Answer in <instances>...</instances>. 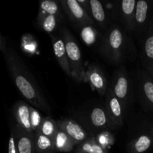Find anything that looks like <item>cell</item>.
<instances>
[{
    "label": "cell",
    "instance_id": "obj_1",
    "mask_svg": "<svg viewBox=\"0 0 153 153\" xmlns=\"http://www.w3.org/2000/svg\"><path fill=\"white\" fill-rule=\"evenodd\" d=\"M4 56L12 79L25 100L34 108L50 113L49 103L22 58L11 48L7 49Z\"/></svg>",
    "mask_w": 153,
    "mask_h": 153
},
{
    "label": "cell",
    "instance_id": "obj_2",
    "mask_svg": "<svg viewBox=\"0 0 153 153\" xmlns=\"http://www.w3.org/2000/svg\"><path fill=\"white\" fill-rule=\"evenodd\" d=\"M128 50L126 32L122 26L112 23L105 31L100 46L101 55L111 64H121Z\"/></svg>",
    "mask_w": 153,
    "mask_h": 153
},
{
    "label": "cell",
    "instance_id": "obj_3",
    "mask_svg": "<svg viewBox=\"0 0 153 153\" xmlns=\"http://www.w3.org/2000/svg\"><path fill=\"white\" fill-rule=\"evenodd\" d=\"M61 36L65 44L67 58L71 70V77L76 82H85L86 68L80 48L70 30L63 25L60 29Z\"/></svg>",
    "mask_w": 153,
    "mask_h": 153
},
{
    "label": "cell",
    "instance_id": "obj_4",
    "mask_svg": "<svg viewBox=\"0 0 153 153\" xmlns=\"http://www.w3.org/2000/svg\"><path fill=\"white\" fill-rule=\"evenodd\" d=\"M60 4L69 19L80 28L94 24L89 13L77 0H61Z\"/></svg>",
    "mask_w": 153,
    "mask_h": 153
},
{
    "label": "cell",
    "instance_id": "obj_5",
    "mask_svg": "<svg viewBox=\"0 0 153 153\" xmlns=\"http://www.w3.org/2000/svg\"><path fill=\"white\" fill-rule=\"evenodd\" d=\"M153 16V1L139 0L136 4L134 33L142 38Z\"/></svg>",
    "mask_w": 153,
    "mask_h": 153
},
{
    "label": "cell",
    "instance_id": "obj_6",
    "mask_svg": "<svg viewBox=\"0 0 153 153\" xmlns=\"http://www.w3.org/2000/svg\"><path fill=\"white\" fill-rule=\"evenodd\" d=\"M109 86L126 109L129 103L131 87L129 78L124 67H121L115 71L112 78L111 84Z\"/></svg>",
    "mask_w": 153,
    "mask_h": 153
},
{
    "label": "cell",
    "instance_id": "obj_7",
    "mask_svg": "<svg viewBox=\"0 0 153 153\" xmlns=\"http://www.w3.org/2000/svg\"><path fill=\"white\" fill-rule=\"evenodd\" d=\"M105 107L106 111L113 123L115 128H119L123 126V117L125 108L119 99L114 95L113 91L108 87L105 96Z\"/></svg>",
    "mask_w": 153,
    "mask_h": 153
},
{
    "label": "cell",
    "instance_id": "obj_8",
    "mask_svg": "<svg viewBox=\"0 0 153 153\" xmlns=\"http://www.w3.org/2000/svg\"><path fill=\"white\" fill-rule=\"evenodd\" d=\"M85 82H88L94 91L100 96H105L108 89L107 78L102 69L96 64H91L87 67Z\"/></svg>",
    "mask_w": 153,
    "mask_h": 153
},
{
    "label": "cell",
    "instance_id": "obj_9",
    "mask_svg": "<svg viewBox=\"0 0 153 153\" xmlns=\"http://www.w3.org/2000/svg\"><path fill=\"white\" fill-rule=\"evenodd\" d=\"M135 0H123L118 2L117 7L121 26L128 34L134 33V16H135L136 4Z\"/></svg>",
    "mask_w": 153,
    "mask_h": 153
},
{
    "label": "cell",
    "instance_id": "obj_10",
    "mask_svg": "<svg viewBox=\"0 0 153 153\" xmlns=\"http://www.w3.org/2000/svg\"><path fill=\"white\" fill-rule=\"evenodd\" d=\"M59 129L69 136L75 146L81 144L89 137L86 130L76 121L71 118H63L57 121Z\"/></svg>",
    "mask_w": 153,
    "mask_h": 153
},
{
    "label": "cell",
    "instance_id": "obj_11",
    "mask_svg": "<svg viewBox=\"0 0 153 153\" xmlns=\"http://www.w3.org/2000/svg\"><path fill=\"white\" fill-rule=\"evenodd\" d=\"M87 10L94 23L97 24L99 27L105 31L109 25L108 16L104 8L102 3L99 0H88V1H79Z\"/></svg>",
    "mask_w": 153,
    "mask_h": 153
},
{
    "label": "cell",
    "instance_id": "obj_12",
    "mask_svg": "<svg viewBox=\"0 0 153 153\" xmlns=\"http://www.w3.org/2000/svg\"><path fill=\"white\" fill-rule=\"evenodd\" d=\"M142 40L141 59L146 73L153 79V16Z\"/></svg>",
    "mask_w": 153,
    "mask_h": 153
},
{
    "label": "cell",
    "instance_id": "obj_13",
    "mask_svg": "<svg viewBox=\"0 0 153 153\" xmlns=\"http://www.w3.org/2000/svg\"><path fill=\"white\" fill-rule=\"evenodd\" d=\"M88 118L91 126L97 131V133L115 128L105 106L93 108L88 113Z\"/></svg>",
    "mask_w": 153,
    "mask_h": 153
},
{
    "label": "cell",
    "instance_id": "obj_14",
    "mask_svg": "<svg viewBox=\"0 0 153 153\" xmlns=\"http://www.w3.org/2000/svg\"><path fill=\"white\" fill-rule=\"evenodd\" d=\"M31 108L30 105L24 101H18L13 107V116L19 128L30 134H34L31 122Z\"/></svg>",
    "mask_w": 153,
    "mask_h": 153
},
{
    "label": "cell",
    "instance_id": "obj_15",
    "mask_svg": "<svg viewBox=\"0 0 153 153\" xmlns=\"http://www.w3.org/2000/svg\"><path fill=\"white\" fill-rule=\"evenodd\" d=\"M138 80L140 99L143 106L153 112V79L146 72H140Z\"/></svg>",
    "mask_w": 153,
    "mask_h": 153
},
{
    "label": "cell",
    "instance_id": "obj_16",
    "mask_svg": "<svg viewBox=\"0 0 153 153\" xmlns=\"http://www.w3.org/2000/svg\"><path fill=\"white\" fill-rule=\"evenodd\" d=\"M50 37L55 59L57 60L58 64L64 70V73L67 76L71 77V70H70V64H69L68 58H67L64 40L61 36H56L53 34H50Z\"/></svg>",
    "mask_w": 153,
    "mask_h": 153
},
{
    "label": "cell",
    "instance_id": "obj_17",
    "mask_svg": "<svg viewBox=\"0 0 153 153\" xmlns=\"http://www.w3.org/2000/svg\"><path fill=\"white\" fill-rule=\"evenodd\" d=\"M19 153H35L34 134L26 132L17 125L13 126Z\"/></svg>",
    "mask_w": 153,
    "mask_h": 153
},
{
    "label": "cell",
    "instance_id": "obj_18",
    "mask_svg": "<svg viewBox=\"0 0 153 153\" xmlns=\"http://www.w3.org/2000/svg\"><path fill=\"white\" fill-rule=\"evenodd\" d=\"M152 147L153 137L148 130L131 140L127 146V151L128 153H145Z\"/></svg>",
    "mask_w": 153,
    "mask_h": 153
},
{
    "label": "cell",
    "instance_id": "obj_19",
    "mask_svg": "<svg viewBox=\"0 0 153 153\" xmlns=\"http://www.w3.org/2000/svg\"><path fill=\"white\" fill-rule=\"evenodd\" d=\"M35 153H56L55 140L41 133H34Z\"/></svg>",
    "mask_w": 153,
    "mask_h": 153
},
{
    "label": "cell",
    "instance_id": "obj_20",
    "mask_svg": "<svg viewBox=\"0 0 153 153\" xmlns=\"http://www.w3.org/2000/svg\"><path fill=\"white\" fill-rule=\"evenodd\" d=\"M74 153H108L107 149L99 143L94 136H89L85 141L78 145Z\"/></svg>",
    "mask_w": 153,
    "mask_h": 153
},
{
    "label": "cell",
    "instance_id": "obj_21",
    "mask_svg": "<svg viewBox=\"0 0 153 153\" xmlns=\"http://www.w3.org/2000/svg\"><path fill=\"white\" fill-rule=\"evenodd\" d=\"M61 22V19L54 15L39 13L37 15V25L42 31H44L46 32L51 33L55 31L58 23H60Z\"/></svg>",
    "mask_w": 153,
    "mask_h": 153
},
{
    "label": "cell",
    "instance_id": "obj_22",
    "mask_svg": "<svg viewBox=\"0 0 153 153\" xmlns=\"http://www.w3.org/2000/svg\"><path fill=\"white\" fill-rule=\"evenodd\" d=\"M55 149L57 152H72L75 145L69 136L62 130H58L55 138Z\"/></svg>",
    "mask_w": 153,
    "mask_h": 153
},
{
    "label": "cell",
    "instance_id": "obj_23",
    "mask_svg": "<svg viewBox=\"0 0 153 153\" xmlns=\"http://www.w3.org/2000/svg\"><path fill=\"white\" fill-rule=\"evenodd\" d=\"M60 4H61L60 1H54V0L41 1L40 2L39 13L54 15L62 21L63 15L61 10V6H60Z\"/></svg>",
    "mask_w": 153,
    "mask_h": 153
},
{
    "label": "cell",
    "instance_id": "obj_24",
    "mask_svg": "<svg viewBox=\"0 0 153 153\" xmlns=\"http://www.w3.org/2000/svg\"><path fill=\"white\" fill-rule=\"evenodd\" d=\"M58 130H59V128H58L57 121H55L50 117L47 116L43 118L41 126L37 131L55 140Z\"/></svg>",
    "mask_w": 153,
    "mask_h": 153
},
{
    "label": "cell",
    "instance_id": "obj_25",
    "mask_svg": "<svg viewBox=\"0 0 153 153\" xmlns=\"http://www.w3.org/2000/svg\"><path fill=\"white\" fill-rule=\"evenodd\" d=\"M94 137L101 146L108 149V147L114 144V137L109 131H102L97 133Z\"/></svg>",
    "mask_w": 153,
    "mask_h": 153
},
{
    "label": "cell",
    "instance_id": "obj_26",
    "mask_svg": "<svg viewBox=\"0 0 153 153\" xmlns=\"http://www.w3.org/2000/svg\"><path fill=\"white\" fill-rule=\"evenodd\" d=\"M81 28V35L84 41L88 45L93 44L97 39V31H95L92 25H87Z\"/></svg>",
    "mask_w": 153,
    "mask_h": 153
},
{
    "label": "cell",
    "instance_id": "obj_27",
    "mask_svg": "<svg viewBox=\"0 0 153 153\" xmlns=\"http://www.w3.org/2000/svg\"><path fill=\"white\" fill-rule=\"evenodd\" d=\"M43 118L37 108L31 106V122L34 133L37 132L41 126Z\"/></svg>",
    "mask_w": 153,
    "mask_h": 153
},
{
    "label": "cell",
    "instance_id": "obj_28",
    "mask_svg": "<svg viewBox=\"0 0 153 153\" xmlns=\"http://www.w3.org/2000/svg\"><path fill=\"white\" fill-rule=\"evenodd\" d=\"M8 153H19L17 143H16V136H15L14 130H13V128H11L10 139H9L8 142Z\"/></svg>",
    "mask_w": 153,
    "mask_h": 153
},
{
    "label": "cell",
    "instance_id": "obj_29",
    "mask_svg": "<svg viewBox=\"0 0 153 153\" xmlns=\"http://www.w3.org/2000/svg\"><path fill=\"white\" fill-rule=\"evenodd\" d=\"M7 49H8V48H6V39L4 38V36L1 34H0V49H1L3 55H4V54L6 53Z\"/></svg>",
    "mask_w": 153,
    "mask_h": 153
},
{
    "label": "cell",
    "instance_id": "obj_30",
    "mask_svg": "<svg viewBox=\"0 0 153 153\" xmlns=\"http://www.w3.org/2000/svg\"><path fill=\"white\" fill-rule=\"evenodd\" d=\"M149 132L151 133V134H152V137H153V125L152 126L150 127V128H149Z\"/></svg>",
    "mask_w": 153,
    "mask_h": 153
}]
</instances>
